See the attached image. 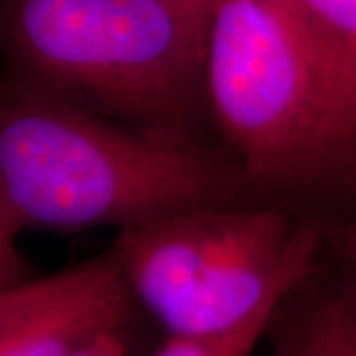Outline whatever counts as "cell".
<instances>
[{"instance_id": "cell-1", "label": "cell", "mask_w": 356, "mask_h": 356, "mask_svg": "<svg viewBox=\"0 0 356 356\" xmlns=\"http://www.w3.org/2000/svg\"><path fill=\"white\" fill-rule=\"evenodd\" d=\"M250 182L238 161L188 137L131 127L20 81L0 107L4 287L20 281L14 240L24 229L133 228L234 204Z\"/></svg>"}, {"instance_id": "cell-2", "label": "cell", "mask_w": 356, "mask_h": 356, "mask_svg": "<svg viewBox=\"0 0 356 356\" xmlns=\"http://www.w3.org/2000/svg\"><path fill=\"white\" fill-rule=\"evenodd\" d=\"M22 83L131 127L188 137L206 30L175 0H8Z\"/></svg>"}, {"instance_id": "cell-3", "label": "cell", "mask_w": 356, "mask_h": 356, "mask_svg": "<svg viewBox=\"0 0 356 356\" xmlns=\"http://www.w3.org/2000/svg\"><path fill=\"white\" fill-rule=\"evenodd\" d=\"M204 97L252 182L356 172L343 103L280 0H210Z\"/></svg>"}, {"instance_id": "cell-4", "label": "cell", "mask_w": 356, "mask_h": 356, "mask_svg": "<svg viewBox=\"0 0 356 356\" xmlns=\"http://www.w3.org/2000/svg\"><path fill=\"white\" fill-rule=\"evenodd\" d=\"M318 236L275 206L212 204L119 229L113 254L168 337L222 334L287 299L315 269Z\"/></svg>"}, {"instance_id": "cell-5", "label": "cell", "mask_w": 356, "mask_h": 356, "mask_svg": "<svg viewBox=\"0 0 356 356\" xmlns=\"http://www.w3.org/2000/svg\"><path fill=\"white\" fill-rule=\"evenodd\" d=\"M135 295L113 254L0 293V356H74L121 331Z\"/></svg>"}, {"instance_id": "cell-6", "label": "cell", "mask_w": 356, "mask_h": 356, "mask_svg": "<svg viewBox=\"0 0 356 356\" xmlns=\"http://www.w3.org/2000/svg\"><path fill=\"white\" fill-rule=\"evenodd\" d=\"M343 103L356 145V0H280Z\"/></svg>"}, {"instance_id": "cell-7", "label": "cell", "mask_w": 356, "mask_h": 356, "mask_svg": "<svg viewBox=\"0 0 356 356\" xmlns=\"http://www.w3.org/2000/svg\"><path fill=\"white\" fill-rule=\"evenodd\" d=\"M295 329L301 356H356V277L317 297Z\"/></svg>"}, {"instance_id": "cell-8", "label": "cell", "mask_w": 356, "mask_h": 356, "mask_svg": "<svg viewBox=\"0 0 356 356\" xmlns=\"http://www.w3.org/2000/svg\"><path fill=\"white\" fill-rule=\"evenodd\" d=\"M285 299L264 307L243 325L222 334L210 337H168L153 356H252L257 341L277 317Z\"/></svg>"}, {"instance_id": "cell-9", "label": "cell", "mask_w": 356, "mask_h": 356, "mask_svg": "<svg viewBox=\"0 0 356 356\" xmlns=\"http://www.w3.org/2000/svg\"><path fill=\"white\" fill-rule=\"evenodd\" d=\"M74 356H127V344L121 331L107 332Z\"/></svg>"}, {"instance_id": "cell-10", "label": "cell", "mask_w": 356, "mask_h": 356, "mask_svg": "<svg viewBox=\"0 0 356 356\" xmlns=\"http://www.w3.org/2000/svg\"><path fill=\"white\" fill-rule=\"evenodd\" d=\"M273 356H301L295 323H291V325L280 334V341L275 343V348H273Z\"/></svg>"}, {"instance_id": "cell-11", "label": "cell", "mask_w": 356, "mask_h": 356, "mask_svg": "<svg viewBox=\"0 0 356 356\" xmlns=\"http://www.w3.org/2000/svg\"><path fill=\"white\" fill-rule=\"evenodd\" d=\"M184 13L191 16L192 20L206 30L208 24V10H210V0H175Z\"/></svg>"}]
</instances>
